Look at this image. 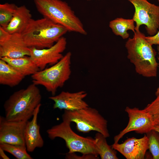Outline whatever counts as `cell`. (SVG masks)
<instances>
[{"instance_id": "1", "label": "cell", "mask_w": 159, "mask_h": 159, "mask_svg": "<svg viewBox=\"0 0 159 159\" xmlns=\"http://www.w3.org/2000/svg\"><path fill=\"white\" fill-rule=\"evenodd\" d=\"M145 37L139 30L135 31L132 38H129L125 44L127 58L138 74L147 77H156L158 66L157 52Z\"/></svg>"}, {"instance_id": "2", "label": "cell", "mask_w": 159, "mask_h": 159, "mask_svg": "<svg viewBox=\"0 0 159 159\" xmlns=\"http://www.w3.org/2000/svg\"><path fill=\"white\" fill-rule=\"evenodd\" d=\"M37 85L32 83L15 92L4 104L5 117L12 121H27L41 104L42 96Z\"/></svg>"}, {"instance_id": "3", "label": "cell", "mask_w": 159, "mask_h": 159, "mask_svg": "<svg viewBox=\"0 0 159 159\" xmlns=\"http://www.w3.org/2000/svg\"><path fill=\"white\" fill-rule=\"evenodd\" d=\"M67 32L63 26L43 17L32 19L21 34L28 47L42 49L52 47Z\"/></svg>"}, {"instance_id": "4", "label": "cell", "mask_w": 159, "mask_h": 159, "mask_svg": "<svg viewBox=\"0 0 159 159\" xmlns=\"http://www.w3.org/2000/svg\"><path fill=\"white\" fill-rule=\"evenodd\" d=\"M37 11L43 17L65 27L69 32L86 35L87 31L68 4L61 0H34Z\"/></svg>"}, {"instance_id": "5", "label": "cell", "mask_w": 159, "mask_h": 159, "mask_svg": "<svg viewBox=\"0 0 159 159\" xmlns=\"http://www.w3.org/2000/svg\"><path fill=\"white\" fill-rule=\"evenodd\" d=\"M71 57V53L69 52L57 63L31 75L32 83L44 86L55 95L57 89L62 87L70 78Z\"/></svg>"}, {"instance_id": "6", "label": "cell", "mask_w": 159, "mask_h": 159, "mask_svg": "<svg viewBox=\"0 0 159 159\" xmlns=\"http://www.w3.org/2000/svg\"><path fill=\"white\" fill-rule=\"evenodd\" d=\"M70 124V122L63 121L48 129L47 132L48 137L52 140L57 138L63 139L69 150L68 153L79 152L82 154L98 156L95 138L77 135L71 129Z\"/></svg>"}, {"instance_id": "7", "label": "cell", "mask_w": 159, "mask_h": 159, "mask_svg": "<svg viewBox=\"0 0 159 159\" xmlns=\"http://www.w3.org/2000/svg\"><path fill=\"white\" fill-rule=\"evenodd\" d=\"M62 119L63 121L75 123L79 132L85 133L95 131L106 138L110 136L107 121L95 108L88 106L74 111L64 110Z\"/></svg>"}, {"instance_id": "8", "label": "cell", "mask_w": 159, "mask_h": 159, "mask_svg": "<svg viewBox=\"0 0 159 159\" xmlns=\"http://www.w3.org/2000/svg\"><path fill=\"white\" fill-rule=\"evenodd\" d=\"M127 0L135 8L132 19L136 24L135 31L139 30L140 26L144 25L149 35H155L159 28V6L147 0Z\"/></svg>"}, {"instance_id": "9", "label": "cell", "mask_w": 159, "mask_h": 159, "mask_svg": "<svg viewBox=\"0 0 159 159\" xmlns=\"http://www.w3.org/2000/svg\"><path fill=\"white\" fill-rule=\"evenodd\" d=\"M129 121L126 127L114 137V143H117L126 133L132 131L141 134L147 133L153 130L155 125L150 115L143 109L126 107Z\"/></svg>"}, {"instance_id": "10", "label": "cell", "mask_w": 159, "mask_h": 159, "mask_svg": "<svg viewBox=\"0 0 159 159\" xmlns=\"http://www.w3.org/2000/svg\"><path fill=\"white\" fill-rule=\"evenodd\" d=\"M66 39L62 37L52 47L42 49L30 47L29 56L40 70L45 68L47 65H53L63 57L62 53L66 49Z\"/></svg>"}, {"instance_id": "11", "label": "cell", "mask_w": 159, "mask_h": 159, "mask_svg": "<svg viewBox=\"0 0 159 159\" xmlns=\"http://www.w3.org/2000/svg\"><path fill=\"white\" fill-rule=\"evenodd\" d=\"M27 121H12L0 116V143L26 146L24 131Z\"/></svg>"}, {"instance_id": "12", "label": "cell", "mask_w": 159, "mask_h": 159, "mask_svg": "<svg viewBox=\"0 0 159 159\" xmlns=\"http://www.w3.org/2000/svg\"><path fill=\"white\" fill-rule=\"evenodd\" d=\"M112 146L127 159H143L149 149L148 139L145 134L140 138L133 137L127 138L121 143H114Z\"/></svg>"}, {"instance_id": "13", "label": "cell", "mask_w": 159, "mask_h": 159, "mask_svg": "<svg viewBox=\"0 0 159 159\" xmlns=\"http://www.w3.org/2000/svg\"><path fill=\"white\" fill-rule=\"evenodd\" d=\"M87 95V93L84 91L72 93L63 91L57 95L49 98L54 102V109L74 111L89 106L83 100Z\"/></svg>"}, {"instance_id": "14", "label": "cell", "mask_w": 159, "mask_h": 159, "mask_svg": "<svg viewBox=\"0 0 159 159\" xmlns=\"http://www.w3.org/2000/svg\"><path fill=\"white\" fill-rule=\"evenodd\" d=\"M30 55V48L26 45L21 34H12L7 41L0 45V58H17Z\"/></svg>"}, {"instance_id": "15", "label": "cell", "mask_w": 159, "mask_h": 159, "mask_svg": "<svg viewBox=\"0 0 159 159\" xmlns=\"http://www.w3.org/2000/svg\"><path fill=\"white\" fill-rule=\"evenodd\" d=\"M41 104L36 107L32 120L27 121L24 131V141L27 151L32 152L37 148H41L44 144L40 133V126L37 123V117Z\"/></svg>"}, {"instance_id": "16", "label": "cell", "mask_w": 159, "mask_h": 159, "mask_svg": "<svg viewBox=\"0 0 159 159\" xmlns=\"http://www.w3.org/2000/svg\"><path fill=\"white\" fill-rule=\"evenodd\" d=\"M32 16L30 11L25 5L18 6L11 21L4 28L11 34H21L32 19Z\"/></svg>"}, {"instance_id": "17", "label": "cell", "mask_w": 159, "mask_h": 159, "mask_svg": "<svg viewBox=\"0 0 159 159\" xmlns=\"http://www.w3.org/2000/svg\"><path fill=\"white\" fill-rule=\"evenodd\" d=\"M25 76L1 59H0V84L10 87L18 85Z\"/></svg>"}, {"instance_id": "18", "label": "cell", "mask_w": 159, "mask_h": 159, "mask_svg": "<svg viewBox=\"0 0 159 159\" xmlns=\"http://www.w3.org/2000/svg\"><path fill=\"white\" fill-rule=\"evenodd\" d=\"M25 77L34 74L40 70L29 56L17 58H0Z\"/></svg>"}, {"instance_id": "19", "label": "cell", "mask_w": 159, "mask_h": 159, "mask_svg": "<svg viewBox=\"0 0 159 159\" xmlns=\"http://www.w3.org/2000/svg\"><path fill=\"white\" fill-rule=\"evenodd\" d=\"M134 22L132 19L117 18L110 22L109 26L115 35L120 36L123 39H125L130 35L127 32L128 30H131L134 33L135 32Z\"/></svg>"}, {"instance_id": "20", "label": "cell", "mask_w": 159, "mask_h": 159, "mask_svg": "<svg viewBox=\"0 0 159 159\" xmlns=\"http://www.w3.org/2000/svg\"><path fill=\"white\" fill-rule=\"evenodd\" d=\"M106 138L101 133L97 132L95 137L97 153L101 159H118L117 152L112 146L109 145Z\"/></svg>"}, {"instance_id": "21", "label": "cell", "mask_w": 159, "mask_h": 159, "mask_svg": "<svg viewBox=\"0 0 159 159\" xmlns=\"http://www.w3.org/2000/svg\"><path fill=\"white\" fill-rule=\"evenodd\" d=\"M0 148L11 154L18 159H32L28 153L26 146L6 143H0Z\"/></svg>"}, {"instance_id": "22", "label": "cell", "mask_w": 159, "mask_h": 159, "mask_svg": "<svg viewBox=\"0 0 159 159\" xmlns=\"http://www.w3.org/2000/svg\"><path fill=\"white\" fill-rule=\"evenodd\" d=\"M18 6L13 3L0 4V26L4 28L8 25Z\"/></svg>"}, {"instance_id": "23", "label": "cell", "mask_w": 159, "mask_h": 159, "mask_svg": "<svg viewBox=\"0 0 159 159\" xmlns=\"http://www.w3.org/2000/svg\"><path fill=\"white\" fill-rule=\"evenodd\" d=\"M146 135L148 139L149 149L153 159H159V132L153 130Z\"/></svg>"}, {"instance_id": "24", "label": "cell", "mask_w": 159, "mask_h": 159, "mask_svg": "<svg viewBox=\"0 0 159 159\" xmlns=\"http://www.w3.org/2000/svg\"><path fill=\"white\" fill-rule=\"evenodd\" d=\"M143 109L151 116L155 125L159 124V94Z\"/></svg>"}, {"instance_id": "25", "label": "cell", "mask_w": 159, "mask_h": 159, "mask_svg": "<svg viewBox=\"0 0 159 159\" xmlns=\"http://www.w3.org/2000/svg\"><path fill=\"white\" fill-rule=\"evenodd\" d=\"M82 156H79L76 155L75 153H67L66 155V158L67 159H95L98 158L97 155L92 154H82Z\"/></svg>"}, {"instance_id": "26", "label": "cell", "mask_w": 159, "mask_h": 159, "mask_svg": "<svg viewBox=\"0 0 159 159\" xmlns=\"http://www.w3.org/2000/svg\"><path fill=\"white\" fill-rule=\"evenodd\" d=\"M11 35L4 28L0 26V45L7 41L10 38Z\"/></svg>"}, {"instance_id": "27", "label": "cell", "mask_w": 159, "mask_h": 159, "mask_svg": "<svg viewBox=\"0 0 159 159\" xmlns=\"http://www.w3.org/2000/svg\"><path fill=\"white\" fill-rule=\"evenodd\" d=\"M147 41L152 45L153 44L159 45V30L154 35L145 37Z\"/></svg>"}, {"instance_id": "28", "label": "cell", "mask_w": 159, "mask_h": 159, "mask_svg": "<svg viewBox=\"0 0 159 159\" xmlns=\"http://www.w3.org/2000/svg\"><path fill=\"white\" fill-rule=\"evenodd\" d=\"M4 151L0 148V156L1 158L4 159H9V158L6 154Z\"/></svg>"}, {"instance_id": "29", "label": "cell", "mask_w": 159, "mask_h": 159, "mask_svg": "<svg viewBox=\"0 0 159 159\" xmlns=\"http://www.w3.org/2000/svg\"><path fill=\"white\" fill-rule=\"evenodd\" d=\"M157 49L158 51V53L159 55V45H158L157 47ZM158 60L159 62L158 63V65L159 66V57H158ZM159 94V87L157 89L155 93V95L156 96L158 94Z\"/></svg>"}, {"instance_id": "30", "label": "cell", "mask_w": 159, "mask_h": 159, "mask_svg": "<svg viewBox=\"0 0 159 159\" xmlns=\"http://www.w3.org/2000/svg\"><path fill=\"white\" fill-rule=\"evenodd\" d=\"M153 130L159 132V124L155 125Z\"/></svg>"}, {"instance_id": "31", "label": "cell", "mask_w": 159, "mask_h": 159, "mask_svg": "<svg viewBox=\"0 0 159 159\" xmlns=\"http://www.w3.org/2000/svg\"><path fill=\"white\" fill-rule=\"evenodd\" d=\"M87 1H90V0H87Z\"/></svg>"}, {"instance_id": "32", "label": "cell", "mask_w": 159, "mask_h": 159, "mask_svg": "<svg viewBox=\"0 0 159 159\" xmlns=\"http://www.w3.org/2000/svg\"><path fill=\"white\" fill-rule=\"evenodd\" d=\"M158 1L159 2V0H158Z\"/></svg>"}]
</instances>
